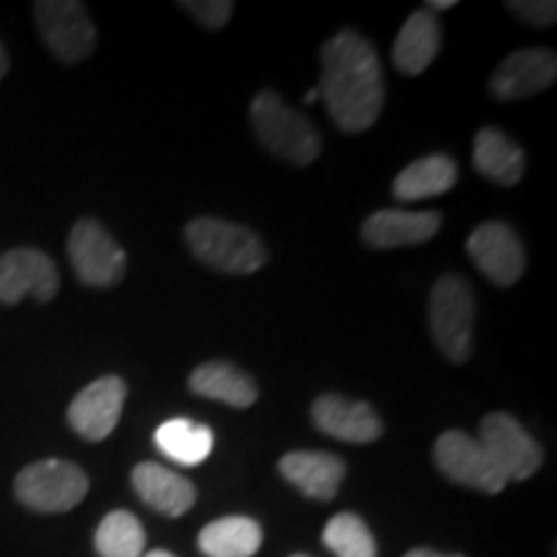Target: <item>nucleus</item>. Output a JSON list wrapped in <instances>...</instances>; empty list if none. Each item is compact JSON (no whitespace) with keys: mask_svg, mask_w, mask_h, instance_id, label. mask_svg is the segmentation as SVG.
Segmentation results:
<instances>
[{"mask_svg":"<svg viewBox=\"0 0 557 557\" xmlns=\"http://www.w3.org/2000/svg\"><path fill=\"white\" fill-rule=\"evenodd\" d=\"M320 99L341 132L357 135L377 122L385 103V81L377 52L359 32L344 29L320 50Z\"/></svg>","mask_w":557,"mask_h":557,"instance_id":"f257e3e1","label":"nucleus"},{"mask_svg":"<svg viewBox=\"0 0 557 557\" xmlns=\"http://www.w3.org/2000/svg\"><path fill=\"white\" fill-rule=\"evenodd\" d=\"M250 124L271 156L308 165L320 156V135L305 114L289 107L276 90H261L250 103Z\"/></svg>","mask_w":557,"mask_h":557,"instance_id":"f03ea898","label":"nucleus"},{"mask_svg":"<svg viewBox=\"0 0 557 557\" xmlns=\"http://www.w3.org/2000/svg\"><path fill=\"white\" fill-rule=\"evenodd\" d=\"M191 253L222 274H253L267 263V248L250 227L220 218H197L184 230Z\"/></svg>","mask_w":557,"mask_h":557,"instance_id":"7ed1b4c3","label":"nucleus"},{"mask_svg":"<svg viewBox=\"0 0 557 557\" xmlns=\"http://www.w3.org/2000/svg\"><path fill=\"white\" fill-rule=\"evenodd\" d=\"M429 325L438 351L455 364H465L472 354L475 329V292L457 274L436 278L429 297Z\"/></svg>","mask_w":557,"mask_h":557,"instance_id":"20e7f679","label":"nucleus"},{"mask_svg":"<svg viewBox=\"0 0 557 557\" xmlns=\"http://www.w3.org/2000/svg\"><path fill=\"white\" fill-rule=\"evenodd\" d=\"M16 498L37 513H65L86 498L88 475L65 459H39L16 475Z\"/></svg>","mask_w":557,"mask_h":557,"instance_id":"39448f33","label":"nucleus"},{"mask_svg":"<svg viewBox=\"0 0 557 557\" xmlns=\"http://www.w3.org/2000/svg\"><path fill=\"white\" fill-rule=\"evenodd\" d=\"M67 259L86 287H116L127 271V253L96 218H83L67 235Z\"/></svg>","mask_w":557,"mask_h":557,"instance_id":"423d86ee","label":"nucleus"},{"mask_svg":"<svg viewBox=\"0 0 557 557\" xmlns=\"http://www.w3.org/2000/svg\"><path fill=\"white\" fill-rule=\"evenodd\" d=\"M34 18L41 41L60 62L75 65L94 54L96 26L78 0H39L34 3Z\"/></svg>","mask_w":557,"mask_h":557,"instance_id":"0eeeda50","label":"nucleus"},{"mask_svg":"<svg viewBox=\"0 0 557 557\" xmlns=\"http://www.w3.org/2000/svg\"><path fill=\"white\" fill-rule=\"evenodd\" d=\"M480 444L493 459V465L504 472V478L527 480L542 468V447L527 434L524 426L508 413H491L480 421Z\"/></svg>","mask_w":557,"mask_h":557,"instance_id":"6e6552de","label":"nucleus"},{"mask_svg":"<svg viewBox=\"0 0 557 557\" xmlns=\"http://www.w3.org/2000/svg\"><path fill=\"white\" fill-rule=\"evenodd\" d=\"M434 459L442 475L457 485L475 487L483 493H500L508 485L504 472L493 465L483 444L465 431H444L434 444Z\"/></svg>","mask_w":557,"mask_h":557,"instance_id":"1a4fd4ad","label":"nucleus"},{"mask_svg":"<svg viewBox=\"0 0 557 557\" xmlns=\"http://www.w3.org/2000/svg\"><path fill=\"white\" fill-rule=\"evenodd\" d=\"M60 292V271L45 250L13 248L0 256V305H18L26 295L52 302Z\"/></svg>","mask_w":557,"mask_h":557,"instance_id":"9d476101","label":"nucleus"},{"mask_svg":"<svg viewBox=\"0 0 557 557\" xmlns=\"http://www.w3.org/2000/svg\"><path fill=\"white\" fill-rule=\"evenodd\" d=\"M468 253L475 261L480 274L491 278L498 287H511L517 284L527 269L524 246L519 235L513 233L506 222L491 220L472 230L468 240Z\"/></svg>","mask_w":557,"mask_h":557,"instance_id":"9b49d317","label":"nucleus"},{"mask_svg":"<svg viewBox=\"0 0 557 557\" xmlns=\"http://www.w3.org/2000/svg\"><path fill=\"white\" fill-rule=\"evenodd\" d=\"M127 400V382L122 377H99L75 395L67 406V423L86 442H103L116 429Z\"/></svg>","mask_w":557,"mask_h":557,"instance_id":"f8f14e48","label":"nucleus"},{"mask_svg":"<svg viewBox=\"0 0 557 557\" xmlns=\"http://www.w3.org/2000/svg\"><path fill=\"white\" fill-rule=\"evenodd\" d=\"M557 78V54L547 47H532V50H519L500 62L496 73L491 75L493 99L498 101H519L527 96L542 94Z\"/></svg>","mask_w":557,"mask_h":557,"instance_id":"ddd939ff","label":"nucleus"},{"mask_svg":"<svg viewBox=\"0 0 557 557\" xmlns=\"http://www.w3.org/2000/svg\"><path fill=\"white\" fill-rule=\"evenodd\" d=\"M312 423L333 438L348 444H369L382 436L380 416L364 400H348L344 395H320L312 403Z\"/></svg>","mask_w":557,"mask_h":557,"instance_id":"4468645a","label":"nucleus"},{"mask_svg":"<svg viewBox=\"0 0 557 557\" xmlns=\"http://www.w3.org/2000/svg\"><path fill=\"white\" fill-rule=\"evenodd\" d=\"M442 227L438 212H406V209H380L361 225V240L372 248H403L429 243Z\"/></svg>","mask_w":557,"mask_h":557,"instance_id":"2eb2a0df","label":"nucleus"},{"mask_svg":"<svg viewBox=\"0 0 557 557\" xmlns=\"http://www.w3.org/2000/svg\"><path fill=\"white\" fill-rule=\"evenodd\" d=\"M132 487L143 504L163 517H184L197 500V487L189 480L156 462H139L132 470Z\"/></svg>","mask_w":557,"mask_h":557,"instance_id":"dca6fc26","label":"nucleus"},{"mask_svg":"<svg viewBox=\"0 0 557 557\" xmlns=\"http://www.w3.org/2000/svg\"><path fill=\"white\" fill-rule=\"evenodd\" d=\"M278 472L308 498L331 500L346 475V462L329 451H289L278 459Z\"/></svg>","mask_w":557,"mask_h":557,"instance_id":"f3484780","label":"nucleus"},{"mask_svg":"<svg viewBox=\"0 0 557 557\" xmlns=\"http://www.w3.org/2000/svg\"><path fill=\"white\" fill-rule=\"evenodd\" d=\"M438 47H442V26H438L436 13H429L426 9L416 11L400 26L393 45L395 67L403 75H421L436 60Z\"/></svg>","mask_w":557,"mask_h":557,"instance_id":"a211bd4d","label":"nucleus"},{"mask_svg":"<svg viewBox=\"0 0 557 557\" xmlns=\"http://www.w3.org/2000/svg\"><path fill=\"white\" fill-rule=\"evenodd\" d=\"M189 387L199 398L225 403L230 408H250L259 400L256 382L230 361H207L197 367L189 377Z\"/></svg>","mask_w":557,"mask_h":557,"instance_id":"6ab92c4d","label":"nucleus"},{"mask_svg":"<svg viewBox=\"0 0 557 557\" xmlns=\"http://www.w3.org/2000/svg\"><path fill=\"white\" fill-rule=\"evenodd\" d=\"M475 169L480 176L500 186L519 184L524 176V150L496 127H483L475 135Z\"/></svg>","mask_w":557,"mask_h":557,"instance_id":"aec40b11","label":"nucleus"},{"mask_svg":"<svg viewBox=\"0 0 557 557\" xmlns=\"http://www.w3.org/2000/svg\"><path fill=\"white\" fill-rule=\"evenodd\" d=\"M457 184V163L449 156H426L413 160L408 169L398 173L393 184V197L398 201L431 199L438 194H447Z\"/></svg>","mask_w":557,"mask_h":557,"instance_id":"412c9836","label":"nucleus"},{"mask_svg":"<svg viewBox=\"0 0 557 557\" xmlns=\"http://www.w3.org/2000/svg\"><path fill=\"white\" fill-rule=\"evenodd\" d=\"M156 447L160 455L173 459L184 468H197L212 455L214 434L205 423L189 421V418H171L156 429Z\"/></svg>","mask_w":557,"mask_h":557,"instance_id":"4be33fe9","label":"nucleus"},{"mask_svg":"<svg viewBox=\"0 0 557 557\" xmlns=\"http://www.w3.org/2000/svg\"><path fill=\"white\" fill-rule=\"evenodd\" d=\"M261 524L248 517L218 519L199 534V549L207 557H253L261 549Z\"/></svg>","mask_w":557,"mask_h":557,"instance_id":"5701e85b","label":"nucleus"},{"mask_svg":"<svg viewBox=\"0 0 557 557\" xmlns=\"http://www.w3.org/2000/svg\"><path fill=\"white\" fill-rule=\"evenodd\" d=\"M94 547L99 557H143L145 529L129 511H111L96 529Z\"/></svg>","mask_w":557,"mask_h":557,"instance_id":"b1692460","label":"nucleus"},{"mask_svg":"<svg viewBox=\"0 0 557 557\" xmlns=\"http://www.w3.org/2000/svg\"><path fill=\"white\" fill-rule=\"evenodd\" d=\"M323 542L336 557H377V542L357 513L333 517L323 532Z\"/></svg>","mask_w":557,"mask_h":557,"instance_id":"393cba45","label":"nucleus"},{"mask_svg":"<svg viewBox=\"0 0 557 557\" xmlns=\"http://www.w3.org/2000/svg\"><path fill=\"white\" fill-rule=\"evenodd\" d=\"M181 9L189 11L205 29L218 32L233 16L235 5L230 0H181Z\"/></svg>","mask_w":557,"mask_h":557,"instance_id":"a878e982","label":"nucleus"},{"mask_svg":"<svg viewBox=\"0 0 557 557\" xmlns=\"http://www.w3.org/2000/svg\"><path fill=\"white\" fill-rule=\"evenodd\" d=\"M508 11L532 26H553L557 21V5L553 0H511Z\"/></svg>","mask_w":557,"mask_h":557,"instance_id":"bb28decb","label":"nucleus"},{"mask_svg":"<svg viewBox=\"0 0 557 557\" xmlns=\"http://www.w3.org/2000/svg\"><path fill=\"white\" fill-rule=\"evenodd\" d=\"M403 557H465V555H442V553H434V549H429V547H416Z\"/></svg>","mask_w":557,"mask_h":557,"instance_id":"cd10ccee","label":"nucleus"},{"mask_svg":"<svg viewBox=\"0 0 557 557\" xmlns=\"http://www.w3.org/2000/svg\"><path fill=\"white\" fill-rule=\"evenodd\" d=\"M455 0H431V3H426V11L434 13V11H449L455 9Z\"/></svg>","mask_w":557,"mask_h":557,"instance_id":"c85d7f7f","label":"nucleus"},{"mask_svg":"<svg viewBox=\"0 0 557 557\" xmlns=\"http://www.w3.org/2000/svg\"><path fill=\"white\" fill-rule=\"evenodd\" d=\"M5 73H9V52H5V45L0 41V81L5 78Z\"/></svg>","mask_w":557,"mask_h":557,"instance_id":"c756f323","label":"nucleus"},{"mask_svg":"<svg viewBox=\"0 0 557 557\" xmlns=\"http://www.w3.org/2000/svg\"><path fill=\"white\" fill-rule=\"evenodd\" d=\"M318 99H320V90L312 88V90H308V96H305V103H315Z\"/></svg>","mask_w":557,"mask_h":557,"instance_id":"7c9ffc66","label":"nucleus"},{"mask_svg":"<svg viewBox=\"0 0 557 557\" xmlns=\"http://www.w3.org/2000/svg\"><path fill=\"white\" fill-rule=\"evenodd\" d=\"M145 557H176V555H171V553H165V549H150L148 555Z\"/></svg>","mask_w":557,"mask_h":557,"instance_id":"2f4dec72","label":"nucleus"},{"mask_svg":"<svg viewBox=\"0 0 557 557\" xmlns=\"http://www.w3.org/2000/svg\"><path fill=\"white\" fill-rule=\"evenodd\" d=\"M292 557H308V555H292Z\"/></svg>","mask_w":557,"mask_h":557,"instance_id":"473e14b6","label":"nucleus"}]
</instances>
